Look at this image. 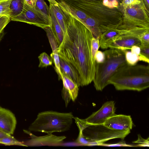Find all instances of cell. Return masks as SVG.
<instances>
[{"instance_id": "cell-1", "label": "cell", "mask_w": 149, "mask_h": 149, "mask_svg": "<svg viewBox=\"0 0 149 149\" xmlns=\"http://www.w3.org/2000/svg\"><path fill=\"white\" fill-rule=\"evenodd\" d=\"M62 10L65 18L66 31L58 47L59 56L77 70L80 77V86H86L93 81L95 75L96 62L93 58L91 44L93 36L81 23Z\"/></svg>"}, {"instance_id": "cell-2", "label": "cell", "mask_w": 149, "mask_h": 149, "mask_svg": "<svg viewBox=\"0 0 149 149\" xmlns=\"http://www.w3.org/2000/svg\"><path fill=\"white\" fill-rule=\"evenodd\" d=\"M109 84L116 90L141 91L149 87V67L127 63L119 67L111 77Z\"/></svg>"}, {"instance_id": "cell-3", "label": "cell", "mask_w": 149, "mask_h": 149, "mask_svg": "<svg viewBox=\"0 0 149 149\" xmlns=\"http://www.w3.org/2000/svg\"><path fill=\"white\" fill-rule=\"evenodd\" d=\"M125 51L110 48L103 52L104 58L100 63H96L95 73L93 81L98 91H102L109 84L111 77L120 67L127 63Z\"/></svg>"}, {"instance_id": "cell-4", "label": "cell", "mask_w": 149, "mask_h": 149, "mask_svg": "<svg viewBox=\"0 0 149 149\" xmlns=\"http://www.w3.org/2000/svg\"><path fill=\"white\" fill-rule=\"evenodd\" d=\"M74 118L72 112L60 113L53 111L41 112L29 126V130L47 134L66 131L70 128Z\"/></svg>"}, {"instance_id": "cell-5", "label": "cell", "mask_w": 149, "mask_h": 149, "mask_svg": "<svg viewBox=\"0 0 149 149\" xmlns=\"http://www.w3.org/2000/svg\"><path fill=\"white\" fill-rule=\"evenodd\" d=\"M79 133L91 142H95L98 146L109 140L115 138L124 140L130 130L118 131L111 129L103 124L93 125L86 123L84 119L74 117Z\"/></svg>"}, {"instance_id": "cell-6", "label": "cell", "mask_w": 149, "mask_h": 149, "mask_svg": "<svg viewBox=\"0 0 149 149\" xmlns=\"http://www.w3.org/2000/svg\"><path fill=\"white\" fill-rule=\"evenodd\" d=\"M10 20L26 23L44 29L50 26L51 19L48 17L35 8H32L25 3L22 12L17 16L10 18Z\"/></svg>"}, {"instance_id": "cell-7", "label": "cell", "mask_w": 149, "mask_h": 149, "mask_svg": "<svg viewBox=\"0 0 149 149\" xmlns=\"http://www.w3.org/2000/svg\"><path fill=\"white\" fill-rule=\"evenodd\" d=\"M148 30V28L136 27L118 37L109 45V48L126 51L130 49L134 46L140 47V37Z\"/></svg>"}, {"instance_id": "cell-8", "label": "cell", "mask_w": 149, "mask_h": 149, "mask_svg": "<svg viewBox=\"0 0 149 149\" xmlns=\"http://www.w3.org/2000/svg\"><path fill=\"white\" fill-rule=\"evenodd\" d=\"M115 104L113 101L106 102L99 110L84 120L89 124H103L108 118L116 114Z\"/></svg>"}, {"instance_id": "cell-9", "label": "cell", "mask_w": 149, "mask_h": 149, "mask_svg": "<svg viewBox=\"0 0 149 149\" xmlns=\"http://www.w3.org/2000/svg\"><path fill=\"white\" fill-rule=\"evenodd\" d=\"M24 132L29 135L31 139L24 144L27 146H57L62 144L66 137L58 136L52 134L42 136H37L31 133L29 131L23 130Z\"/></svg>"}, {"instance_id": "cell-10", "label": "cell", "mask_w": 149, "mask_h": 149, "mask_svg": "<svg viewBox=\"0 0 149 149\" xmlns=\"http://www.w3.org/2000/svg\"><path fill=\"white\" fill-rule=\"evenodd\" d=\"M103 125L118 131L130 130L132 127L133 122L130 116L115 114L108 118Z\"/></svg>"}, {"instance_id": "cell-11", "label": "cell", "mask_w": 149, "mask_h": 149, "mask_svg": "<svg viewBox=\"0 0 149 149\" xmlns=\"http://www.w3.org/2000/svg\"><path fill=\"white\" fill-rule=\"evenodd\" d=\"M16 124L15 115L9 110L0 106V130L11 135L14 133Z\"/></svg>"}, {"instance_id": "cell-12", "label": "cell", "mask_w": 149, "mask_h": 149, "mask_svg": "<svg viewBox=\"0 0 149 149\" xmlns=\"http://www.w3.org/2000/svg\"><path fill=\"white\" fill-rule=\"evenodd\" d=\"M62 75L63 87L61 95L66 107L71 100L74 102L77 99L79 87L70 78L63 74Z\"/></svg>"}, {"instance_id": "cell-13", "label": "cell", "mask_w": 149, "mask_h": 149, "mask_svg": "<svg viewBox=\"0 0 149 149\" xmlns=\"http://www.w3.org/2000/svg\"><path fill=\"white\" fill-rule=\"evenodd\" d=\"M60 66L62 74L71 79L79 87L80 86V79L75 68L70 64L59 58Z\"/></svg>"}, {"instance_id": "cell-14", "label": "cell", "mask_w": 149, "mask_h": 149, "mask_svg": "<svg viewBox=\"0 0 149 149\" xmlns=\"http://www.w3.org/2000/svg\"><path fill=\"white\" fill-rule=\"evenodd\" d=\"M56 0L58 3V6L62 10L76 18L82 23L88 17L85 13L74 6L60 0Z\"/></svg>"}, {"instance_id": "cell-15", "label": "cell", "mask_w": 149, "mask_h": 149, "mask_svg": "<svg viewBox=\"0 0 149 149\" xmlns=\"http://www.w3.org/2000/svg\"><path fill=\"white\" fill-rule=\"evenodd\" d=\"M49 14L51 19L50 27L59 45L62 41L64 34L54 15L50 8Z\"/></svg>"}, {"instance_id": "cell-16", "label": "cell", "mask_w": 149, "mask_h": 149, "mask_svg": "<svg viewBox=\"0 0 149 149\" xmlns=\"http://www.w3.org/2000/svg\"><path fill=\"white\" fill-rule=\"evenodd\" d=\"M51 9L65 34L66 31L65 18L63 11L58 5L56 6L49 3Z\"/></svg>"}, {"instance_id": "cell-17", "label": "cell", "mask_w": 149, "mask_h": 149, "mask_svg": "<svg viewBox=\"0 0 149 149\" xmlns=\"http://www.w3.org/2000/svg\"><path fill=\"white\" fill-rule=\"evenodd\" d=\"M25 3L24 0H11L10 6V17H15L22 11Z\"/></svg>"}, {"instance_id": "cell-18", "label": "cell", "mask_w": 149, "mask_h": 149, "mask_svg": "<svg viewBox=\"0 0 149 149\" xmlns=\"http://www.w3.org/2000/svg\"><path fill=\"white\" fill-rule=\"evenodd\" d=\"M0 143L5 145H16L26 146L24 143L17 140L14 137L9 135L0 139Z\"/></svg>"}, {"instance_id": "cell-19", "label": "cell", "mask_w": 149, "mask_h": 149, "mask_svg": "<svg viewBox=\"0 0 149 149\" xmlns=\"http://www.w3.org/2000/svg\"><path fill=\"white\" fill-rule=\"evenodd\" d=\"M34 8L44 15L50 17L49 7L44 0H37Z\"/></svg>"}, {"instance_id": "cell-20", "label": "cell", "mask_w": 149, "mask_h": 149, "mask_svg": "<svg viewBox=\"0 0 149 149\" xmlns=\"http://www.w3.org/2000/svg\"><path fill=\"white\" fill-rule=\"evenodd\" d=\"M11 0H0V16L10 17V6Z\"/></svg>"}, {"instance_id": "cell-21", "label": "cell", "mask_w": 149, "mask_h": 149, "mask_svg": "<svg viewBox=\"0 0 149 149\" xmlns=\"http://www.w3.org/2000/svg\"><path fill=\"white\" fill-rule=\"evenodd\" d=\"M40 63L39 67H46L52 65V60L45 52H43L38 56Z\"/></svg>"}, {"instance_id": "cell-22", "label": "cell", "mask_w": 149, "mask_h": 149, "mask_svg": "<svg viewBox=\"0 0 149 149\" xmlns=\"http://www.w3.org/2000/svg\"><path fill=\"white\" fill-rule=\"evenodd\" d=\"M125 55L127 63L129 64L135 65L139 61V56L131 52L125 51Z\"/></svg>"}, {"instance_id": "cell-23", "label": "cell", "mask_w": 149, "mask_h": 149, "mask_svg": "<svg viewBox=\"0 0 149 149\" xmlns=\"http://www.w3.org/2000/svg\"><path fill=\"white\" fill-rule=\"evenodd\" d=\"M140 54L139 56V61L148 64L149 63V45L141 46Z\"/></svg>"}, {"instance_id": "cell-24", "label": "cell", "mask_w": 149, "mask_h": 149, "mask_svg": "<svg viewBox=\"0 0 149 149\" xmlns=\"http://www.w3.org/2000/svg\"><path fill=\"white\" fill-rule=\"evenodd\" d=\"M91 44L93 58V60L95 61V54L100 47L99 38L93 37L91 40Z\"/></svg>"}, {"instance_id": "cell-25", "label": "cell", "mask_w": 149, "mask_h": 149, "mask_svg": "<svg viewBox=\"0 0 149 149\" xmlns=\"http://www.w3.org/2000/svg\"><path fill=\"white\" fill-rule=\"evenodd\" d=\"M141 42L140 47L149 45V30L143 33L140 37Z\"/></svg>"}, {"instance_id": "cell-26", "label": "cell", "mask_w": 149, "mask_h": 149, "mask_svg": "<svg viewBox=\"0 0 149 149\" xmlns=\"http://www.w3.org/2000/svg\"><path fill=\"white\" fill-rule=\"evenodd\" d=\"M149 138L147 139H144L142 138L140 134L138 135V139L132 142L134 143H138V146L140 147H149Z\"/></svg>"}, {"instance_id": "cell-27", "label": "cell", "mask_w": 149, "mask_h": 149, "mask_svg": "<svg viewBox=\"0 0 149 149\" xmlns=\"http://www.w3.org/2000/svg\"><path fill=\"white\" fill-rule=\"evenodd\" d=\"M10 20L9 17L0 16V33L3 31V29Z\"/></svg>"}, {"instance_id": "cell-28", "label": "cell", "mask_w": 149, "mask_h": 149, "mask_svg": "<svg viewBox=\"0 0 149 149\" xmlns=\"http://www.w3.org/2000/svg\"><path fill=\"white\" fill-rule=\"evenodd\" d=\"M104 54L103 52L98 50L95 56L96 63H100L102 62L104 59Z\"/></svg>"}, {"instance_id": "cell-29", "label": "cell", "mask_w": 149, "mask_h": 149, "mask_svg": "<svg viewBox=\"0 0 149 149\" xmlns=\"http://www.w3.org/2000/svg\"><path fill=\"white\" fill-rule=\"evenodd\" d=\"M100 146H127V147H132L133 146L127 144L124 141H121L116 143L113 144H107L102 143L101 144Z\"/></svg>"}, {"instance_id": "cell-30", "label": "cell", "mask_w": 149, "mask_h": 149, "mask_svg": "<svg viewBox=\"0 0 149 149\" xmlns=\"http://www.w3.org/2000/svg\"><path fill=\"white\" fill-rule=\"evenodd\" d=\"M131 52L139 56L140 54V47L137 46H134L131 48Z\"/></svg>"}, {"instance_id": "cell-31", "label": "cell", "mask_w": 149, "mask_h": 149, "mask_svg": "<svg viewBox=\"0 0 149 149\" xmlns=\"http://www.w3.org/2000/svg\"><path fill=\"white\" fill-rule=\"evenodd\" d=\"M25 4L32 8H34L37 0H24Z\"/></svg>"}, {"instance_id": "cell-32", "label": "cell", "mask_w": 149, "mask_h": 149, "mask_svg": "<svg viewBox=\"0 0 149 149\" xmlns=\"http://www.w3.org/2000/svg\"><path fill=\"white\" fill-rule=\"evenodd\" d=\"M128 13L130 15L134 16L137 13L136 10L133 8H130L128 10Z\"/></svg>"}, {"instance_id": "cell-33", "label": "cell", "mask_w": 149, "mask_h": 149, "mask_svg": "<svg viewBox=\"0 0 149 149\" xmlns=\"http://www.w3.org/2000/svg\"><path fill=\"white\" fill-rule=\"evenodd\" d=\"M125 3L127 5L132 4L136 3L135 0H125Z\"/></svg>"}, {"instance_id": "cell-34", "label": "cell", "mask_w": 149, "mask_h": 149, "mask_svg": "<svg viewBox=\"0 0 149 149\" xmlns=\"http://www.w3.org/2000/svg\"><path fill=\"white\" fill-rule=\"evenodd\" d=\"M49 3L52 4L55 6H58V3L56 0H47Z\"/></svg>"}, {"instance_id": "cell-35", "label": "cell", "mask_w": 149, "mask_h": 149, "mask_svg": "<svg viewBox=\"0 0 149 149\" xmlns=\"http://www.w3.org/2000/svg\"><path fill=\"white\" fill-rule=\"evenodd\" d=\"M8 135L0 130V139Z\"/></svg>"}, {"instance_id": "cell-36", "label": "cell", "mask_w": 149, "mask_h": 149, "mask_svg": "<svg viewBox=\"0 0 149 149\" xmlns=\"http://www.w3.org/2000/svg\"><path fill=\"white\" fill-rule=\"evenodd\" d=\"M112 3L113 7H117L118 5V2L116 0H113L112 1Z\"/></svg>"}, {"instance_id": "cell-37", "label": "cell", "mask_w": 149, "mask_h": 149, "mask_svg": "<svg viewBox=\"0 0 149 149\" xmlns=\"http://www.w3.org/2000/svg\"><path fill=\"white\" fill-rule=\"evenodd\" d=\"M4 35V31H3L1 33H0V42L2 40L3 38V37Z\"/></svg>"}, {"instance_id": "cell-38", "label": "cell", "mask_w": 149, "mask_h": 149, "mask_svg": "<svg viewBox=\"0 0 149 149\" xmlns=\"http://www.w3.org/2000/svg\"><path fill=\"white\" fill-rule=\"evenodd\" d=\"M108 0H104L103 1V4L104 5H105V6H106V5L107 3H108Z\"/></svg>"}, {"instance_id": "cell-39", "label": "cell", "mask_w": 149, "mask_h": 149, "mask_svg": "<svg viewBox=\"0 0 149 149\" xmlns=\"http://www.w3.org/2000/svg\"><path fill=\"white\" fill-rule=\"evenodd\" d=\"M147 1V2L148 3V4H149V0H146Z\"/></svg>"}]
</instances>
